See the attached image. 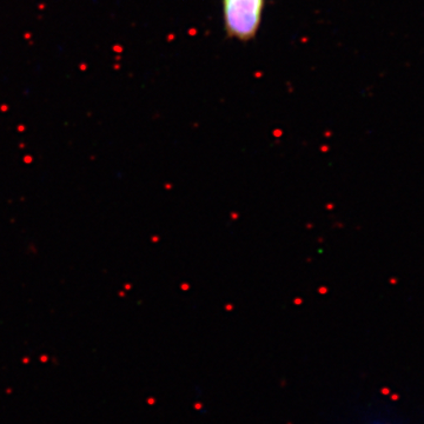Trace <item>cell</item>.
<instances>
[{
	"instance_id": "6da1fadb",
	"label": "cell",
	"mask_w": 424,
	"mask_h": 424,
	"mask_svg": "<svg viewBox=\"0 0 424 424\" xmlns=\"http://www.w3.org/2000/svg\"><path fill=\"white\" fill-rule=\"evenodd\" d=\"M226 37L240 43L256 38L263 18L265 0H222Z\"/></svg>"
}]
</instances>
